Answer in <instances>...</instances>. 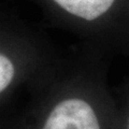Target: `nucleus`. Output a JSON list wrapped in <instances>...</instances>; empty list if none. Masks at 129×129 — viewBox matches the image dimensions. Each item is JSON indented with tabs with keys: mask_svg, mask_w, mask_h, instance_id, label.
Listing matches in <instances>:
<instances>
[{
	"mask_svg": "<svg viewBox=\"0 0 129 129\" xmlns=\"http://www.w3.org/2000/svg\"><path fill=\"white\" fill-rule=\"evenodd\" d=\"M43 129H100L92 108L81 99L59 102L48 115Z\"/></svg>",
	"mask_w": 129,
	"mask_h": 129,
	"instance_id": "obj_1",
	"label": "nucleus"
},
{
	"mask_svg": "<svg viewBox=\"0 0 129 129\" xmlns=\"http://www.w3.org/2000/svg\"><path fill=\"white\" fill-rule=\"evenodd\" d=\"M69 13L92 21L110 9L114 0H54Z\"/></svg>",
	"mask_w": 129,
	"mask_h": 129,
	"instance_id": "obj_2",
	"label": "nucleus"
},
{
	"mask_svg": "<svg viewBox=\"0 0 129 129\" xmlns=\"http://www.w3.org/2000/svg\"><path fill=\"white\" fill-rule=\"evenodd\" d=\"M15 69L10 58L0 54V92H2L11 84Z\"/></svg>",
	"mask_w": 129,
	"mask_h": 129,
	"instance_id": "obj_3",
	"label": "nucleus"
},
{
	"mask_svg": "<svg viewBox=\"0 0 129 129\" xmlns=\"http://www.w3.org/2000/svg\"><path fill=\"white\" fill-rule=\"evenodd\" d=\"M128 129H129V127H128Z\"/></svg>",
	"mask_w": 129,
	"mask_h": 129,
	"instance_id": "obj_4",
	"label": "nucleus"
}]
</instances>
